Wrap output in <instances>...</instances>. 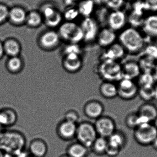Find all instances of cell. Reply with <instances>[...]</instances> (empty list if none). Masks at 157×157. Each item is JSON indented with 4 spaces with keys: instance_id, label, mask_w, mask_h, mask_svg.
I'll list each match as a JSON object with an SVG mask.
<instances>
[{
    "instance_id": "ffe728a7",
    "label": "cell",
    "mask_w": 157,
    "mask_h": 157,
    "mask_svg": "<svg viewBox=\"0 0 157 157\" xmlns=\"http://www.w3.org/2000/svg\"><path fill=\"white\" fill-rule=\"evenodd\" d=\"M97 38L100 46L107 48L115 43L117 36L115 31L108 28L99 31Z\"/></svg>"
},
{
    "instance_id": "4dcf8cb0",
    "label": "cell",
    "mask_w": 157,
    "mask_h": 157,
    "mask_svg": "<svg viewBox=\"0 0 157 157\" xmlns=\"http://www.w3.org/2000/svg\"><path fill=\"white\" fill-rule=\"evenodd\" d=\"M95 5L91 0H82L77 8L79 14L85 18L90 17L93 13Z\"/></svg>"
},
{
    "instance_id": "4fadbf2b",
    "label": "cell",
    "mask_w": 157,
    "mask_h": 157,
    "mask_svg": "<svg viewBox=\"0 0 157 157\" xmlns=\"http://www.w3.org/2000/svg\"><path fill=\"white\" fill-rule=\"evenodd\" d=\"M128 18L125 13L120 10H113L108 18L109 28L114 31L121 30L125 26Z\"/></svg>"
},
{
    "instance_id": "ac0fdd59",
    "label": "cell",
    "mask_w": 157,
    "mask_h": 157,
    "mask_svg": "<svg viewBox=\"0 0 157 157\" xmlns=\"http://www.w3.org/2000/svg\"><path fill=\"white\" fill-rule=\"evenodd\" d=\"M29 153L36 157H44L48 153V147L45 141L40 138H35L29 145Z\"/></svg>"
},
{
    "instance_id": "ba28073f",
    "label": "cell",
    "mask_w": 157,
    "mask_h": 157,
    "mask_svg": "<svg viewBox=\"0 0 157 157\" xmlns=\"http://www.w3.org/2000/svg\"><path fill=\"white\" fill-rule=\"evenodd\" d=\"M94 124L98 136L108 138L116 131L115 121L109 116H101Z\"/></svg>"
},
{
    "instance_id": "7c38bea8",
    "label": "cell",
    "mask_w": 157,
    "mask_h": 157,
    "mask_svg": "<svg viewBox=\"0 0 157 157\" xmlns=\"http://www.w3.org/2000/svg\"><path fill=\"white\" fill-rule=\"evenodd\" d=\"M137 113L141 119L142 124L153 123L157 120V107L149 102L141 105Z\"/></svg>"
},
{
    "instance_id": "f6af8a7d",
    "label": "cell",
    "mask_w": 157,
    "mask_h": 157,
    "mask_svg": "<svg viewBox=\"0 0 157 157\" xmlns=\"http://www.w3.org/2000/svg\"><path fill=\"white\" fill-rule=\"evenodd\" d=\"M153 73L154 74L155 79L156 82H157V62L156 63L155 65Z\"/></svg>"
},
{
    "instance_id": "ab89813d",
    "label": "cell",
    "mask_w": 157,
    "mask_h": 157,
    "mask_svg": "<svg viewBox=\"0 0 157 157\" xmlns=\"http://www.w3.org/2000/svg\"><path fill=\"white\" fill-rule=\"evenodd\" d=\"M144 2L146 10L157 12V0H144Z\"/></svg>"
},
{
    "instance_id": "c3c4849f",
    "label": "cell",
    "mask_w": 157,
    "mask_h": 157,
    "mask_svg": "<svg viewBox=\"0 0 157 157\" xmlns=\"http://www.w3.org/2000/svg\"><path fill=\"white\" fill-rule=\"evenodd\" d=\"M154 87H155V99L157 100V84H155Z\"/></svg>"
},
{
    "instance_id": "836d02e7",
    "label": "cell",
    "mask_w": 157,
    "mask_h": 157,
    "mask_svg": "<svg viewBox=\"0 0 157 157\" xmlns=\"http://www.w3.org/2000/svg\"><path fill=\"white\" fill-rule=\"evenodd\" d=\"M155 86L152 87H139L138 95L140 98L146 102L155 99Z\"/></svg>"
},
{
    "instance_id": "52a82bcc",
    "label": "cell",
    "mask_w": 157,
    "mask_h": 157,
    "mask_svg": "<svg viewBox=\"0 0 157 157\" xmlns=\"http://www.w3.org/2000/svg\"><path fill=\"white\" fill-rule=\"evenodd\" d=\"M117 86L118 96L124 100H132L138 96L139 87L133 80L122 78Z\"/></svg>"
},
{
    "instance_id": "db71d44e",
    "label": "cell",
    "mask_w": 157,
    "mask_h": 157,
    "mask_svg": "<svg viewBox=\"0 0 157 157\" xmlns=\"http://www.w3.org/2000/svg\"><path fill=\"white\" fill-rule=\"evenodd\" d=\"M74 1H78V0H73Z\"/></svg>"
},
{
    "instance_id": "d6986e66",
    "label": "cell",
    "mask_w": 157,
    "mask_h": 157,
    "mask_svg": "<svg viewBox=\"0 0 157 157\" xmlns=\"http://www.w3.org/2000/svg\"><path fill=\"white\" fill-rule=\"evenodd\" d=\"M125 50L119 43H114L109 47L103 54V60H111L117 61L122 59L125 53Z\"/></svg>"
},
{
    "instance_id": "5bb4252c",
    "label": "cell",
    "mask_w": 157,
    "mask_h": 157,
    "mask_svg": "<svg viewBox=\"0 0 157 157\" xmlns=\"http://www.w3.org/2000/svg\"><path fill=\"white\" fill-rule=\"evenodd\" d=\"M18 120L17 113L11 108H4L0 110V125L4 130L13 127Z\"/></svg>"
},
{
    "instance_id": "9c48e42d",
    "label": "cell",
    "mask_w": 157,
    "mask_h": 157,
    "mask_svg": "<svg viewBox=\"0 0 157 157\" xmlns=\"http://www.w3.org/2000/svg\"><path fill=\"white\" fill-rule=\"evenodd\" d=\"M42 18L48 26L54 28L61 25L63 19L61 14L52 5L47 4L42 8Z\"/></svg>"
},
{
    "instance_id": "e0dca14e",
    "label": "cell",
    "mask_w": 157,
    "mask_h": 157,
    "mask_svg": "<svg viewBox=\"0 0 157 157\" xmlns=\"http://www.w3.org/2000/svg\"><path fill=\"white\" fill-rule=\"evenodd\" d=\"M60 37L58 32L50 30L44 32L39 39V43L41 48L45 49H52L58 46Z\"/></svg>"
},
{
    "instance_id": "30bf717a",
    "label": "cell",
    "mask_w": 157,
    "mask_h": 157,
    "mask_svg": "<svg viewBox=\"0 0 157 157\" xmlns=\"http://www.w3.org/2000/svg\"><path fill=\"white\" fill-rule=\"evenodd\" d=\"M84 35V40L90 42L97 38L98 34V27L95 19L90 17L85 18L80 25Z\"/></svg>"
},
{
    "instance_id": "60d3db41",
    "label": "cell",
    "mask_w": 157,
    "mask_h": 157,
    "mask_svg": "<svg viewBox=\"0 0 157 157\" xmlns=\"http://www.w3.org/2000/svg\"><path fill=\"white\" fill-rule=\"evenodd\" d=\"M9 13V9L6 6L0 4V24L7 20Z\"/></svg>"
},
{
    "instance_id": "603a6c76",
    "label": "cell",
    "mask_w": 157,
    "mask_h": 157,
    "mask_svg": "<svg viewBox=\"0 0 157 157\" xmlns=\"http://www.w3.org/2000/svg\"><path fill=\"white\" fill-rule=\"evenodd\" d=\"M99 92L101 96L105 98H114L118 96L117 84L114 82L104 81L100 85Z\"/></svg>"
},
{
    "instance_id": "7dc6e473",
    "label": "cell",
    "mask_w": 157,
    "mask_h": 157,
    "mask_svg": "<svg viewBox=\"0 0 157 157\" xmlns=\"http://www.w3.org/2000/svg\"><path fill=\"white\" fill-rule=\"evenodd\" d=\"M95 4H100L103 2V0H91Z\"/></svg>"
},
{
    "instance_id": "ee69618b",
    "label": "cell",
    "mask_w": 157,
    "mask_h": 157,
    "mask_svg": "<svg viewBox=\"0 0 157 157\" xmlns=\"http://www.w3.org/2000/svg\"><path fill=\"white\" fill-rule=\"evenodd\" d=\"M5 54L4 48L3 44L0 42V59Z\"/></svg>"
},
{
    "instance_id": "8992f818",
    "label": "cell",
    "mask_w": 157,
    "mask_h": 157,
    "mask_svg": "<svg viewBox=\"0 0 157 157\" xmlns=\"http://www.w3.org/2000/svg\"><path fill=\"white\" fill-rule=\"evenodd\" d=\"M99 71L104 81L119 82L123 78L122 66L115 61L103 60L100 66Z\"/></svg>"
},
{
    "instance_id": "d6a6232c",
    "label": "cell",
    "mask_w": 157,
    "mask_h": 157,
    "mask_svg": "<svg viewBox=\"0 0 157 157\" xmlns=\"http://www.w3.org/2000/svg\"><path fill=\"white\" fill-rule=\"evenodd\" d=\"M156 61L144 55L138 63L142 73H153Z\"/></svg>"
},
{
    "instance_id": "8fae6325",
    "label": "cell",
    "mask_w": 157,
    "mask_h": 157,
    "mask_svg": "<svg viewBox=\"0 0 157 157\" xmlns=\"http://www.w3.org/2000/svg\"><path fill=\"white\" fill-rule=\"evenodd\" d=\"M78 124L63 120L57 126V133L59 137L65 141L75 138Z\"/></svg>"
},
{
    "instance_id": "1f68e13d",
    "label": "cell",
    "mask_w": 157,
    "mask_h": 157,
    "mask_svg": "<svg viewBox=\"0 0 157 157\" xmlns=\"http://www.w3.org/2000/svg\"><path fill=\"white\" fill-rule=\"evenodd\" d=\"M137 78L139 87L154 86L156 82L152 73H142Z\"/></svg>"
},
{
    "instance_id": "681fc988",
    "label": "cell",
    "mask_w": 157,
    "mask_h": 157,
    "mask_svg": "<svg viewBox=\"0 0 157 157\" xmlns=\"http://www.w3.org/2000/svg\"><path fill=\"white\" fill-rule=\"evenodd\" d=\"M0 157H6L4 152L1 149H0Z\"/></svg>"
},
{
    "instance_id": "83f0119b",
    "label": "cell",
    "mask_w": 157,
    "mask_h": 157,
    "mask_svg": "<svg viewBox=\"0 0 157 157\" xmlns=\"http://www.w3.org/2000/svg\"><path fill=\"white\" fill-rule=\"evenodd\" d=\"M108 146L107 138L98 136L92 144L90 149L95 155H105Z\"/></svg>"
},
{
    "instance_id": "2e32d148",
    "label": "cell",
    "mask_w": 157,
    "mask_h": 157,
    "mask_svg": "<svg viewBox=\"0 0 157 157\" xmlns=\"http://www.w3.org/2000/svg\"><path fill=\"white\" fill-rule=\"evenodd\" d=\"M63 66L68 73H77L82 67V61L80 55L76 53L66 54L63 61Z\"/></svg>"
},
{
    "instance_id": "d590c367",
    "label": "cell",
    "mask_w": 157,
    "mask_h": 157,
    "mask_svg": "<svg viewBox=\"0 0 157 157\" xmlns=\"http://www.w3.org/2000/svg\"><path fill=\"white\" fill-rule=\"evenodd\" d=\"M144 55L155 61H157V44L151 43L144 48Z\"/></svg>"
},
{
    "instance_id": "7a4b0ae2",
    "label": "cell",
    "mask_w": 157,
    "mask_h": 157,
    "mask_svg": "<svg viewBox=\"0 0 157 157\" xmlns=\"http://www.w3.org/2000/svg\"><path fill=\"white\" fill-rule=\"evenodd\" d=\"M120 43L126 51L137 53L144 48L145 40L142 33L135 27L123 29L119 37Z\"/></svg>"
},
{
    "instance_id": "bcb514c9",
    "label": "cell",
    "mask_w": 157,
    "mask_h": 157,
    "mask_svg": "<svg viewBox=\"0 0 157 157\" xmlns=\"http://www.w3.org/2000/svg\"><path fill=\"white\" fill-rule=\"evenodd\" d=\"M153 148L155 149V151H157V137L155 139V141L153 142L151 145Z\"/></svg>"
},
{
    "instance_id": "8d00e7d4",
    "label": "cell",
    "mask_w": 157,
    "mask_h": 157,
    "mask_svg": "<svg viewBox=\"0 0 157 157\" xmlns=\"http://www.w3.org/2000/svg\"><path fill=\"white\" fill-rule=\"evenodd\" d=\"M125 0H103L106 6L112 10H120L124 4Z\"/></svg>"
},
{
    "instance_id": "3957f363",
    "label": "cell",
    "mask_w": 157,
    "mask_h": 157,
    "mask_svg": "<svg viewBox=\"0 0 157 157\" xmlns=\"http://www.w3.org/2000/svg\"><path fill=\"white\" fill-rule=\"evenodd\" d=\"M136 142L142 146H151L157 137V127L153 123H144L134 130Z\"/></svg>"
},
{
    "instance_id": "b9f144b4",
    "label": "cell",
    "mask_w": 157,
    "mask_h": 157,
    "mask_svg": "<svg viewBox=\"0 0 157 157\" xmlns=\"http://www.w3.org/2000/svg\"><path fill=\"white\" fill-rule=\"evenodd\" d=\"M79 48L76 44H71L65 49V55L70 53H76L79 54L80 53Z\"/></svg>"
},
{
    "instance_id": "f907efd6",
    "label": "cell",
    "mask_w": 157,
    "mask_h": 157,
    "mask_svg": "<svg viewBox=\"0 0 157 157\" xmlns=\"http://www.w3.org/2000/svg\"><path fill=\"white\" fill-rule=\"evenodd\" d=\"M23 157H36L32 155H30L29 153H28V154H26Z\"/></svg>"
},
{
    "instance_id": "4316f807",
    "label": "cell",
    "mask_w": 157,
    "mask_h": 157,
    "mask_svg": "<svg viewBox=\"0 0 157 157\" xmlns=\"http://www.w3.org/2000/svg\"><path fill=\"white\" fill-rule=\"evenodd\" d=\"M24 65V62L19 56L9 57L6 63V69L12 73H20L23 70Z\"/></svg>"
},
{
    "instance_id": "74e56055",
    "label": "cell",
    "mask_w": 157,
    "mask_h": 157,
    "mask_svg": "<svg viewBox=\"0 0 157 157\" xmlns=\"http://www.w3.org/2000/svg\"><path fill=\"white\" fill-rule=\"evenodd\" d=\"M79 15L77 8L71 7L65 11L63 17L67 21L74 22V20L76 19Z\"/></svg>"
},
{
    "instance_id": "5b68a950",
    "label": "cell",
    "mask_w": 157,
    "mask_h": 157,
    "mask_svg": "<svg viewBox=\"0 0 157 157\" xmlns=\"http://www.w3.org/2000/svg\"><path fill=\"white\" fill-rule=\"evenodd\" d=\"M98 136V134L93 124L84 121L77 124L75 138L77 142L84 145L89 149L91 147Z\"/></svg>"
},
{
    "instance_id": "277c9868",
    "label": "cell",
    "mask_w": 157,
    "mask_h": 157,
    "mask_svg": "<svg viewBox=\"0 0 157 157\" xmlns=\"http://www.w3.org/2000/svg\"><path fill=\"white\" fill-rule=\"evenodd\" d=\"M58 33L60 38L71 44H78L84 40V35L80 26L74 22L66 21L61 24Z\"/></svg>"
},
{
    "instance_id": "484cf974",
    "label": "cell",
    "mask_w": 157,
    "mask_h": 157,
    "mask_svg": "<svg viewBox=\"0 0 157 157\" xmlns=\"http://www.w3.org/2000/svg\"><path fill=\"white\" fill-rule=\"evenodd\" d=\"M26 11L20 7H13L9 10V20L13 24L21 25L24 24L26 19Z\"/></svg>"
},
{
    "instance_id": "d4e9b609",
    "label": "cell",
    "mask_w": 157,
    "mask_h": 157,
    "mask_svg": "<svg viewBox=\"0 0 157 157\" xmlns=\"http://www.w3.org/2000/svg\"><path fill=\"white\" fill-rule=\"evenodd\" d=\"M88 154L89 148L78 142L70 144L66 152L70 157H87Z\"/></svg>"
},
{
    "instance_id": "7bdbcfd3",
    "label": "cell",
    "mask_w": 157,
    "mask_h": 157,
    "mask_svg": "<svg viewBox=\"0 0 157 157\" xmlns=\"http://www.w3.org/2000/svg\"><path fill=\"white\" fill-rule=\"evenodd\" d=\"M121 151V150L120 149L114 148V147L110 146L108 145L105 155L109 157H115L119 155Z\"/></svg>"
},
{
    "instance_id": "f35d334b",
    "label": "cell",
    "mask_w": 157,
    "mask_h": 157,
    "mask_svg": "<svg viewBox=\"0 0 157 157\" xmlns=\"http://www.w3.org/2000/svg\"><path fill=\"white\" fill-rule=\"evenodd\" d=\"M79 119V116L78 112L74 110L68 111L64 115V120L75 124H78Z\"/></svg>"
},
{
    "instance_id": "44dd1931",
    "label": "cell",
    "mask_w": 157,
    "mask_h": 157,
    "mask_svg": "<svg viewBox=\"0 0 157 157\" xmlns=\"http://www.w3.org/2000/svg\"><path fill=\"white\" fill-rule=\"evenodd\" d=\"M142 26L146 35L157 38V14L150 15L144 18Z\"/></svg>"
},
{
    "instance_id": "9a60e30c",
    "label": "cell",
    "mask_w": 157,
    "mask_h": 157,
    "mask_svg": "<svg viewBox=\"0 0 157 157\" xmlns=\"http://www.w3.org/2000/svg\"><path fill=\"white\" fill-rule=\"evenodd\" d=\"M104 108L100 101L97 100H91L88 101L84 107L85 115L92 120H96L103 116Z\"/></svg>"
},
{
    "instance_id": "816d5d0a",
    "label": "cell",
    "mask_w": 157,
    "mask_h": 157,
    "mask_svg": "<svg viewBox=\"0 0 157 157\" xmlns=\"http://www.w3.org/2000/svg\"><path fill=\"white\" fill-rule=\"evenodd\" d=\"M4 130V129L0 125V134H1V133H2Z\"/></svg>"
},
{
    "instance_id": "f1b7e54d",
    "label": "cell",
    "mask_w": 157,
    "mask_h": 157,
    "mask_svg": "<svg viewBox=\"0 0 157 157\" xmlns=\"http://www.w3.org/2000/svg\"><path fill=\"white\" fill-rule=\"evenodd\" d=\"M5 53L9 57L19 56L21 48L19 43L14 39H9L3 43Z\"/></svg>"
},
{
    "instance_id": "6da1fadb",
    "label": "cell",
    "mask_w": 157,
    "mask_h": 157,
    "mask_svg": "<svg viewBox=\"0 0 157 157\" xmlns=\"http://www.w3.org/2000/svg\"><path fill=\"white\" fill-rule=\"evenodd\" d=\"M27 140L25 135L18 131L4 130L0 134V149L4 152H23Z\"/></svg>"
},
{
    "instance_id": "f546056e",
    "label": "cell",
    "mask_w": 157,
    "mask_h": 157,
    "mask_svg": "<svg viewBox=\"0 0 157 157\" xmlns=\"http://www.w3.org/2000/svg\"><path fill=\"white\" fill-rule=\"evenodd\" d=\"M42 15L36 11H30L27 14L26 24L30 28H36L39 26L43 21Z\"/></svg>"
},
{
    "instance_id": "f5cc1de1",
    "label": "cell",
    "mask_w": 157,
    "mask_h": 157,
    "mask_svg": "<svg viewBox=\"0 0 157 157\" xmlns=\"http://www.w3.org/2000/svg\"><path fill=\"white\" fill-rule=\"evenodd\" d=\"M59 157H70L69 155L66 154V155H62L60 156Z\"/></svg>"
},
{
    "instance_id": "e575fe53",
    "label": "cell",
    "mask_w": 157,
    "mask_h": 157,
    "mask_svg": "<svg viewBox=\"0 0 157 157\" xmlns=\"http://www.w3.org/2000/svg\"><path fill=\"white\" fill-rule=\"evenodd\" d=\"M125 123L129 129L133 130L142 124L141 119L137 112L129 113L125 118Z\"/></svg>"
},
{
    "instance_id": "cb8c5ba5",
    "label": "cell",
    "mask_w": 157,
    "mask_h": 157,
    "mask_svg": "<svg viewBox=\"0 0 157 157\" xmlns=\"http://www.w3.org/2000/svg\"><path fill=\"white\" fill-rule=\"evenodd\" d=\"M107 139L109 146L121 151L125 147L127 142L125 134L123 132L117 130Z\"/></svg>"
},
{
    "instance_id": "7402d4cb",
    "label": "cell",
    "mask_w": 157,
    "mask_h": 157,
    "mask_svg": "<svg viewBox=\"0 0 157 157\" xmlns=\"http://www.w3.org/2000/svg\"><path fill=\"white\" fill-rule=\"evenodd\" d=\"M123 78L133 80L141 74V69L138 63L135 61L127 62L122 66Z\"/></svg>"
}]
</instances>
